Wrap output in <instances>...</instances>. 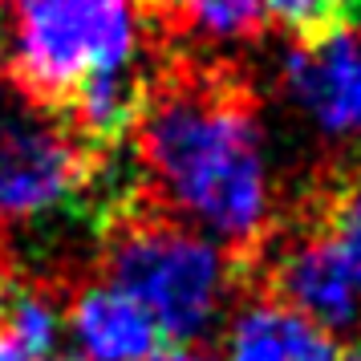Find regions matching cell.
Instances as JSON below:
<instances>
[{
	"instance_id": "12",
	"label": "cell",
	"mask_w": 361,
	"mask_h": 361,
	"mask_svg": "<svg viewBox=\"0 0 361 361\" xmlns=\"http://www.w3.org/2000/svg\"><path fill=\"white\" fill-rule=\"evenodd\" d=\"M147 361H215V357H207V353H199V349H166V353H154V357H147Z\"/></svg>"
},
{
	"instance_id": "7",
	"label": "cell",
	"mask_w": 361,
	"mask_h": 361,
	"mask_svg": "<svg viewBox=\"0 0 361 361\" xmlns=\"http://www.w3.org/2000/svg\"><path fill=\"white\" fill-rule=\"evenodd\" d=\"M228 361H337V345L288 305L252 300L228 329Z\"/></svg>"
},
{
	"instance_id": "2",
	"label": "cell",
	"mask_w": 361,
	"mask_h": 361,
	"mask_svg": "<svg viewBox=\"0 0 361 361\" xmlns=\"http://www.w3.org/2000/svg\"><path fill=\"white\" fill-rule=\"evenodd\" d=\"M13 20L8 78L37 110H61L94 73L126 69L142 49L134 0H4Z\"/></svg>"
},
{
	"instance_id": "9",
	"label": "cell",
	"mask_w": 361,
	"mask_h": 361,
	"mask_svg": "<svg viewBox=\"0 0 361 361\" xmlns=\"http://www.w3.org/2000/svg\"><path fill=\"white\" fill-rule=\"evenodd\" d=\"M61 317L49 296L29 293V288H8L0 296V341L17 349L20 357L45 361L57 345Z\"/></svg>"
},
{
	"instance_id": "4",
	"label": "cell",
	"mask_w": 361,
	"mask_h": 361,
	"mask_svg": "<svg viewBox=\"0 0 361 361\" xmlns=\"http://www.w3.org/2000/svg\"><path fill=\"white\" fill-rule=\"evenodd\" d=\"M90 179V147L37 106L0 110V224L49 215Z\"/></svg>"
},
{
	"instance_id": "13",
	"label": "cell",
	"mask_w": 361,
	"mask_h": 361,
	"mask_svg": "<svg viewBox=\"0 0 361 361\" xmlns=\"http://www.w3.org/2000/svg\"><path fill=\"white\" fill-rule=\"evenodd\" d=\"M337 361H361V341H357V345H349L345 353H337Z\"/></svg>"
},
{
	"instance_id": "1",
	"label": "cell",
	"mask_w": 361,
	"mask_h": 361,
	"mask_svg": "<svg viewBox=\"0 0 361 361\" xmlns=\"http://www.w3.org/2000/svg\"><path fill=\"white\" fill-rule=\"evenodd\" d=\"M154 195L219 247L247 252L268 228V166L247 85L215 66H171L138 118Z\"/></svg>"
},
{
	"instance_id": "10",
	"label": "cell",
	"mask_w": 361,
	"mask_h": 361,
	"mask_svg": "<svg viewBox=\"0 0 361 361\" xmlns=\"http://www.w3.org/2000/svg\"><path fill=\"white\" fill-rule=\"evenodd\" d=\"M312 235L329 247V256L341 264L361 288V183H345L321 203L312 219Z\"/></svg>"
},
{
	"instance_id": "11",
	"label": "cell",
	"mask_w": 361,
	"mask_h": 361,
	"mask_svg": "<svg viewBox=\"0 0 361 361\" xmlns=\"http://www.w3.org/2000/svg\"><path fill=\"white\" fill-rule=\"evenodd\" d=\"M268 20H276L296 45H317L353 25L357 0H264Z\"/></svg>"
},
{
	"instance_id": "3",
	"label": "cell",
	"mask_w": 361,
	"mask_h": 361,
	"mask_svg": "<svg viewBox=\"0 0 361 361\" xmlns=\"http://www.w3.org/2000/svg\"><path fill=\"white\" fill-rule=\"evenodd\" d=\"M106 280L138 300L163 341L207 337L228 300V252L175 219H122L106 247Z\"/></svg>"
},
{
	"instance_id": "6",
	"label": "cell",
	"mask_w": 361,
	"mask_h": 361,
	"mask_svg": "<svg viewBox=\"0 0 361 361\" xmlns=\"http://www.w3.org/2000/svg\"><path fill=\"white\" fill-rule=\"evenodd\" d=\"M69 333L82 361H147L159 353L163 333L147 309L106 284H90L69 305Z\"/></svg>"
},
{
	"instance_id": "8",
	"label": "cell",
	"mask_w": 361,
	"mask_h": 361,
	"mask_svg": "<svg viewBox=\"0 0 361 361\" xmlns=\"http://www.w3.org/2000/svg\"><path fill=\"white\" fill-rule=\"evenodd\" d=\"M166 33L199 41H256L268 25L264 0H142Z\"/></svg>"
},
{
	"instance_id": "14",
	"label": "cell",
	"mask_w": 361,
	"mask_h": 361,
	"mask_svg": "<svg viewBox=\"0 0 361 361\" xmlns=\"http://www.w3.org/2000/svg\"><path fill=\"white\" fill-rule=\"evenodd\" d=\"M353 20H357V25H361V0H357V13H353Z\"/></svg>"
},
{
	"instance_id": "5",
	"label": "cell",
	"mask_w": 361,
	"mask_h": 361,
	"mask_svg": "<svg viewBox=\"0 0 361 361\" xmlns=\"http://www.w3.org/2000/svg\"><path fill=\"white\" fill-rule=\"evenodd\" d=\"M284 85L325 134L361 142V37L345 29L317 45H296L284 61Z\"/></svg>"
}]
</instances>
